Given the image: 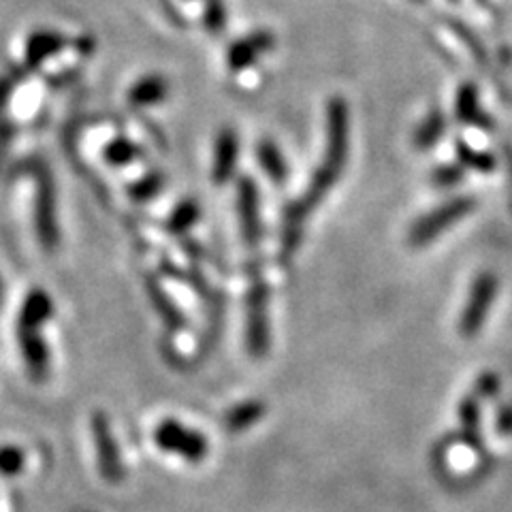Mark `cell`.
<instances>
[{
    "instance_id": "6da1fadb",
    "label": "cell",
    "mask_w": 512,
    "mask_h": 512,
    "mask_svg": "<svg viewBox=\"0 0 512 512\" xmlns=\"http://www.w3.org/2000/svg\"><path fill=\"white\" fill-rule=\"evenodd\" d=\"M348 141H350V120L348 107L344 99H333L327 107V150L320 165L316 167L312 182L306 192L288 207L284 212L282 222V256L291 259V254L297 250L303 227L312 212L320 205L329 190L342 178L344 165L348 158Z\"/></svg>"
},
{
    "instance_id": "7a4b0ae2",
    "label": "cell",
    "mask_w": 512,
    "mask_h": 512,
    "mask_svg": "<svg viewBox=\"0 0 512 512\" xmlns=\"http://www.w3.org/2000/svg\"><path fill=\"white\" fill-rule=\"evenodd\" d=\"M248 293H246V344L252 357H263L269 348V293L263 278V269L256 256H250Z\"/></svg>"
},
{
    "instance_id": "3957f363",
    "label": "cell",
    "mask_w": 512,
    "mask_h": 512,
    "mask_svg": "<svg viewBox=\"0 0 512 512\" xmlns=\"http://www.w3.org/2000/svg\"><path fill=\"white\" fill-rule=\"evenodd\" d=\"M474 207L476 199L470 195H461L444 201L436 210L427 212L412 224V229L408 233V244L414 248H423L431 242H436L444 231L455 227L459 220L470 216L474 212Z\"/></svg>"
},
{
    "instance_id": "277c9868",
    "label": "cell",
    "mask_w": 512,
    "mask_h": 512,
    "mask_svg": "<svg viewBox=\"0 0 512 512\" xmlns=\"http://www.w3.org/2000/svg\"><path fill=\"white\" fill-rule=\"evenodd\" d=\"M154 442L160 451L178 455L188 463H199L210 453V442L199 431L175 419L160 421L154 429Z\"/></svg>"
},
{
    "instance_id": "5b68a950",
    "label": "cell",
    "mask_w": 512,
    "mask_h": 512,
    "mask_svg": "<svg viewBox=\"0 0 512 512\" xmlns=\"http://www.w3.org/2000/svg\"><path fill=\"white\" fill-rule=\"evenodd\" d=\"M498 286V278H495L491 271H483V274L476 276V280L472 282L470 295L466 299V308H463L459 316V335H463L466 340L474 338V335H478L480 329H483L493 301L498 297Z\"/></svg>"
},
{
    "instance_id": "8992f818",
    "label": "cell",
    "mask_w": 512,
    "mask_h": 512,
    "mask_svg": "<svg viewBox=\"0 0 512 512\" xmlns=\"http://www.w3.org/2000/svg\"><path fill=\"white\" fill-rule=\"evenodd\" d=\"M237 214L246 246L250 250L259 248L263 237L259 188H256V184L250 178H242L237 184Z\"/></svg>"
},
{
    "instance_id": "52a82bcc",
    "label": "cell",
    "mask_w": 512,
    "mask_h": 512,
    "mask_svg": "<svg viewBox=\"0 0 512 512\" xmlns=\"http://www.w3.org/2000/svg\"><path fill=\"white\" fill-rule=\"evenodd\" d=\"M92 431H94V442H96V453H99V463H101V472L109 480V483H120L124 470H122V459L118 453V446L114 436H111L109 423L105 419V414H96L92 421Z\"/></svg>"
},
{
    "instance_id": "ba28073f",
    "label": "cell",
    "mask_w": 512,
    "mask_h": 512,
    "mask_svg": "<svg viewBox=\"0 0 512 512\" xmlns=\"http://www.w3.org/2000/svg\"><path fill=\"white\" fill-rule=\"evenodd\" d=\"M239 158V139L233 128H224L216 139L214 148V165H212V178L216 184L229 182L235 173V165Z\"/></svg>"
},
{
    "instance_id": "9c48e42d",
    "label": "cell",
    "mask_w": 512,
    "mask_h": 512,
    "mask_svg": "<svg viewBox=\"0 0 512 512\" xmlns=\"http://www.w3.org/2000/svg\"><path fill=\"white\" fill-rule=\"evenodd\" d=\"M455 116L459 122L483 128V131H491L493 128L489 116L485 114L483 107H480V103H478V92L472 84H466L459 88L457 103H455Z\"/></svg>"
},
{
    "instance_id": "30bf717a",
    "label": "cell",
    "mask_w": 512,
    "mask_h": 512,
    "mask_svg": "<svg viewBox=\"0 0 512 512\" xmlns=\"http://www.w3.org/2000/svg\"><path fill=\"white\" fill-rule=\"evenodd\" d=\"M256 158H259V165L271 182H276V184L286 182L288 165L274 141L263 139L259 146H256Z\"/></svg>"
},
{
    "instance_id": "8fae6325",
    "label": "cell",
    "mask_w": 512,
    "mask_h": 512,
    "mask_svg": "<svg viewBox=\"0 0 512 512\" xmlns=\"http://www.w3.org/2000/svg\"><path fill=\"white\" fill-rule=\"evenodd\" d=\"M167 96V82L163 77H146L141 79L139 84L133 86V90L128 92V103L133 107H152L158 105Z\"/></svg>"
},
{
    "instance_id": "7c38bea8",
    "label": "cell",
    "mask_w": 512,
    "mask_h": 512,
    "mask_svg": "<svg viewBox=\"0 0 512 512\" xmlns=\"http://www.w3.org/2000/svg\"><path fill=\"white\" fill-rule=\"evenodd\" d=\"M446 126H448V122H446V118H444V114L442 111H438V109H434L431 111V114L416 126V131H414V146L419 148V150H429V148H434L436 143L444 137V133H446Z\"/></svg>"
},
{
    "instance_id": "4fadbf2b",
    "label": "cell",
    "mask_w": 512,
    "mask_h": 512,
    "mask_svg": "<svg viewBox=\"0 0 512 512\" xmlns=\"http://www.w3.org/2000/svg\"><path fill=\"white\" fill-rule=\"evenodd\" d=\"M265 416V404L261 402H244L235 408H231L224 416V423L231 434H239V431L250 429L254 423H259Z\"/></svg>"
},
{
    "instance_id": "5bb4252c",
    "label": "cell",
    "mask_w": 512,
    "mask_h": 512,
    "mask_svg": "<svg viewBox=\"0 0 512 512\" xmlns=\"http://www.w3.org/2000/svg\"><path fill=\"white\" fill-rule=\"evenodd\" d=\"M455 150H457L459 165L463 169H472L478 173H491L495 169V156H491L489 152L472 148L466 141H457Z\"/></svg>"
},
{
    "instance_id": "9a60e30c",
    "label": "cell",
    "mask_w": 512,
    "mask_h": 512,
    "mask_svg": "<svg viewBox=\"0 0 512 512\" xmlns=\"http://www.w3.org/2000/svg\"><path fill=\"white\" fill-rule=\"evenodd\" d=\"M103 158L111 167H124L128 163H133V160L141 158V148L137 143H133L131 139L126 137H118L114 141H109L105 150H103Z\"/></svg>"
},
{
    "instance_id": "2e32d148",
    "label": "cell",
    "mask_w": 512,
    "mask_h": 512,
    "mask_svg": "<svg viewBox=\"0 0 512 512\" xmlns=\"http://www.w3.org/2000/svg\"><path fill=\"white\" fill-rule=\"evenodd\" d=\"M199 216H201L199 203L195 199H186L171 212V216L167 220V229L173 235H182L199 220Z\"/></svg>"
},
{
    "instance_id": "e0dca14e",
    "label": "cell",
    "mask_w": 512,
    "mask_h": 512,
    "mask_svg": "<svg viewBox=\"0 0 512 512\" xmlns=\"http://www.w3.org/2000/svg\"><path fill=\"white\" fill-rule=\"evenodd\" d=\"M459 421L463 431H466V438L474 440L478 434L480 425V399L476 395H470L459 404Z\"/></svg>"
},
{
    "instance_id": "ac0fdd59",
    "label": "cell",
    "mask_w": 512,
    "mask_h": 512,
    "mask_svg": "<svg viewBox=\"0 0 512 512\" xmlns=\"http://www.w3.org/2000/svg\"><path fill=\"white\" fill-rule=\"evenodd\" d=\"M165 184V178L163 173H148L146 178H141L139 182L131 184V188H128V192H131V197L135 201H148L152 199L154 195H158L160 188H163Z\"/></svg>"
},
{
    "instance_id": "d6986e66",
    "label": "cell",
    "mask_w": 512,
    "mask_h": 512,
    "mask_svg": "<svg viewBox=\"0 0 512 512\" xmlns=\"http://www.w3.org/2000/svg\"><path fill=\"white\" fill-rule=\"evenodd\" d=\"M463 175H466V169L461 165H440L431 175V182L438 188H453L463 180Z\"/></svg>"
},
{
    "instance_id": "ffe728a7",
    "label": "cell",
    "mask_w": 512,
    "mask_h": 512,
    "mask_svg": "<svg viewBox=\"0 0 512 512\" xmlns=\"http://www.w3.org/2000/svg\"><path fill=\"white\" fill-rule=\"evenodd\" d=\"M58 47H60V41L52 35L35 37L28 45V58H30V62H41L47 54H54Z\"/></svg>"
},
{
    "instance_id": "44dd1931",
    "label": "cell",
    "mask_w": 512,
    "mask_h": 512,
    "mask_svg": "<svg viewBox=\"0 0 512 512\" xmlns=\"http://www.w3.org/2000/svg\"><path fill=\"white\" fill-rule=\"evenodd\" d=\"M500 393V378L493 372H485L483 376H478L474 384V395L478 399H491Z\"/></svg>"
},
{
    "instance_id": "7402d4cb",
    "label": "cell",
    "mask_w": 512,
    "mask_h": 512,
    "mask_svg": "<svg viewBox=\"0 0 512 512\" xmlns=\"http://www.w3.org/2000/svg\"><path fill=\"white\" fill-rule=\"evenodd\" d=\"M22 468V453L15 451V448H5L0 451V470L13 474Z\"/></svg>"
},
{
    "instance_id": "603a6c76",
    "label": "cell",
    "mask_w": 512,
    "mask_h": 512,
    "mask_svg": "<svg viewBox=\"0 0 512 512\" xmlns=\"http://www.w3.org/2000/svg\"><path fill=\"white\" fill-rule=\"evenodd\" d=\"M495 423H498L500 434H512V402L502 406V410L498 412V421Z\"/></svg>"
}]
</instances>
